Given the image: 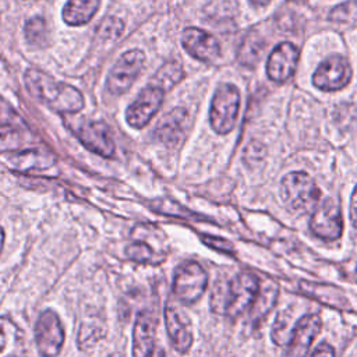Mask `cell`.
Here are the masks:
<instances>
[{
	"label": "cell",
	"instance_id": "cell-22",
	"mask_svg": "<svg viewBox=\"0 0 357 357\" xmlns=\"http://www.w3.org/2000/svg\"><path fill=\"white\" fill-rule=\"evenodd\" d=\"M105 335H106L105 322L98 315L86 317L79 326L78 346L82 350H88L92 346H95V343H98L102 337H105Z\"/></svg>",
	"mask_w": 357,
	"mask_h": 357
},
{
	"label": "cell",
	"instance_id": "cell-36",
	"mask_svg": "<svg viewBox=\"0 0 357 357\" xmlns=\"http://www.w3.org/2000/svg\"><path fill=\"white\" fill-rule=\"evenodd\" d=\"M3 244H4V230H3L1 226H0V252H1V250H3Z\"/></svg>",
	"mask_w": 357,
	"mask_h": 357
},
{
	"label": "cell",
	"instance_id": "cell-33",
	"mask_svg": "<svg viewBox=\"0 0 357 357\" xmlns=\"http://www.w3.org/2000/svg\"><path fill=\"white\" fill-rule=\"evenodd\" d=\"M312 357H335V350L328 343H322L314 350Z\"/></svg>",
	"mask_w": 357,
	"mask_h": 357
},
{
	"label": "cell",
	"instance_id": "cell-2",
	"mask_svg": "<svg viewBox=\"0 0 357 357\" xmlns=\"http://www.w3.org/2000/svg\"><path fill=\"white\" fill-rule=\"evenodd\" d=\"M259 283L261 280L250 272H240L227 282H218L211 294L212 310L231 319L240 317L252 307Z\"/></svg>",
	"mask_w": 357,
	"mask_h": 357
},
{
	"label": "cell",
	"instance_id": "cell-4",
	"mask_svg": "<svg viewBox=\"0 0 357 357\" xmlns=\"http://www.w3.org/2000/svg\"><path fill=\"white\" fill-rule=\"evenodd\" d=\"M280 195L293 211L310 212L317 208L321 191L307 173L293 172L283 177Z\"/></svg>",
	"mask_w": 357,
	"mask_h": 357
},
{
	"label": "cell",
	"instance_id": "cell-16",
	"mask_svg": "<svg viewBox=\"0 0 357 357\" xmlns=\"http://www.w3.org/2000/svg\"><path fill=\"white\" fill-rule=\"evenodd\" d=\"M156 318L152 311L138 314L132 329V357H152L155 351Z\"/></svg>",
	"mask_w": 357,
	"mask_h": 357
},
{
	"label": "cell",
	"instance_id": "cell-27",
	"mask_svg": "<svg viewBox=\"0 0 357 357\" xmlns=\"http://www.w3.org/2000/svg\"><path fill=\"white\" fill-rule=\"evenodd\" d=\"M22 128L14 126L0 124V153L3 152H15L24 142Z\"/></svg>",
	"mask_w": 357,
	"mask_h": 357
},
{
	"label": "cell",
	"instance_id": "cell-24",
	"mask_svg": "<svg viewBox=\"0 0 357 357\" xmlns=\"http://www.w3.org/2000/svg\"><path fill=\"white\" fill-rule=\"evenodd\" d=\"M262 47H264L262 39L255 32H250L247 36H244L238 47V52H237L238 61L247 67L254 66L261 56Z\"/></svg>",
	"mask_w": 357,
	"mask_h": 357
},
{
	"label": "cell",
	"instance_id": "cell-32",
	"mask_svg": "<svg viewBox=\"0 0 357 357\" xmlns=\"http://www.w3.org/2000/svg\"><path fill=\"white\" fill-rule=\"evenodd\" d=\"M201 240H202L208 247H211V248H213V250H218V251H220V252L230 254V255H233V254L236 252L233 244H231L230 241L225 240V238L215 237V236H208V234H206V236H202Z\"/></svg>",
	"mask_w": 357,
	"mask_h": 357
},
{
	"label": "cell",
	"instance_id": "cell-20",
	"mask_svg": "<svg viewBox=\"0 0 357 357\" xmlns=\"http://www.w3.org/2000/svg\"><path fill=\"white\" fill-rule=\"evenodd\" d=\"M99 6L100 0H68L63 8V20L73 26L84 25L92 20Z\"/></svg>",
	"mask_w": 357,
	"mask_h": 357
},
{
	"label": "cell",
	"instance_id": "cell-29",
	"mask_svg": "<svg viewBox=\"0 0 357 357\" xmlns=\"http://www.w3.org/2000/svg\"><path fill=\"white\" fill-rule=\"evenodd\" d=\"M0 124L6 126H14V127H24V121L20 117V114L14 110V107L0 96Z\"/></svg>",
	"mask_w": 357,
	"mask_h": 357
},
{
	"label": "cell",
	"instance_id": "cell-39",
	"mask_svg": "<svg viewBox=\"0 0 357 357\" xmlns=\"http://www.w3.org/2000/svg\"><path fill=\"white\" fill-rule=\"evenodd\" d=\"M11 357H22V356H11Z\"/></svg>",
	"mask_w": 357,
	"mask_h": 357
},
{
	"label": "cell",
	"instance_id": "cell-19",
	"mask_svg": "<svg viewBox=\"0 0 357 357\" xmlns=\"http://www.w3.org/2000/svg\"><path fill=\"white\" fill-rule=\"evenodd\" d=\"M300 289L305 296H308L311 298H315L319 303L326 304L329 307L339 308V310H344L347 307L346 296L342 293L340 289L333 287L331 284L301 280L300 282Z\"/></svg>",
	"mask_w": 357,
	"mask_h": 357
},
{
	"label": "cell",
	"instance_id": "cell-5",
	"mask_svg": "<svg viewBox=\"0 0 357 357\" xmlns=\"http://www.w3.org/2000/svg\"><path fill=\"white\" fill-rule=\"evenodd\" d=\"M240 107L238 89L231 84H222L211 102L209 121L212 128L219 134L231 131L236 124Z\"/></svg>",
	"mask_w": 357,
	"mask_h": 357
},
{
	"label": "cell",
	"instance_id": "cell-30",
	"mask_svg": "<svg viewBox=\"0 0 357 357\" xmlns=\"http://www.w3.org/2000/svg\"><path fill=\"white\" fill-rule=\"evenodd\" d=\"M124 29V25L121 22V20L116 18V17H109L106 20H103L99 25V35H102L106 39H116L121 35Z\"/></svg>",
	"mask_w": 357,
	"mask_h": 357
},
{
	"label": "cell",
	"instance_id": "cell-35",
	"mask_svg": "<svg viewBox=\"0 0 357 357\" xmlns=\"http://www.w3.org/2000/svg\"><path fill=\"white\" fill-rule=\"evenodd\" d=\"M254 6H266L271 0H250Z\"/></svg>",
	"mask_w": 357,
	"mask_h": 357
},
{
	"label": "cell",
	"instance_id": "cell-7",
	"mask_svg": "<svg viewBox=\"0 0 357 357\" xmlns=\"http://www.w3.org/2000/svg\"><path fill=\"white\" fill-rule=\"evenodd\" d=\"M144 64L145 54L142 50L132 49L123 53L109 71L106 78L107 91L113 95H123L134 84Z\"/></svg>",
	"mask_w": 357,
	"mask_h": 357
},
{
	"label": "cell",
	"instance_id": "cell-38",
	"mask_svg": "<svg viewBox=\"0 0 357 357\" xmlns=\"http://www.w3.org/2000/svg\"><path fill=\"white\" fill-rule=\"evenodd\" d=\"M109 357H123L121 354H119V353H114V354H110Z\"/></svg>",
	"mask_w": 357,
	"mask_h": 357
},
{
	"label": "cell",
	"instance_id": "cell-37",
	"mask_svg": "<svg viewBox=\"0 0 357 357\" xmlns=\"http://www.w3.org/2000/svg\"><path fill=\"white\" fill-rule=\"evenodd\" d=\"M4 286H6V280H4V279L1 278V275H0V296H1V293H3Z\"/></svg>",
	"mask_w": 357,
	"mask_h": 357
},
{
	"label": "cell",
	"instance_id": "cell-31",
	"mask_svg": "<svg viewBox=\"0 0 357 357\" xmlns=\"http://www.w3.org/2000/svg\"><path fill=\"white\" fill-rule=\"evenodd\" d=\"M17 336V326L6 317H0V353L4 351L8 343Z\"/></svg>",
	"mask_w": 357,
	"mask_h": 357
},
{
	"label": "cell",
	"instance_id": "cell-26",
	"mask_svg": "<svg viewBox=\"0 0 357 357\" xmlns=\"http://www.w3.org/2000/svg\"><path fill=\"white\" fill-rule=\"evenodd\" d=\"M24 35L26 43L32 47H43L47 42L46 22L42 17H32L25 22Z\"/></svg>",
	"mask_w": 357,
	"mask_h": 357
},
{
	"label": "cell",
	"instance_id": "cell-15",
	"mask_svg": "<svg viewBox=\"0 0 357 357\" xmlns=\"http://www.w3.org/2000/svg\"><path fill=\"white\" fill-rule=\"evenodd\" d=\"M181 43L187 53L199 61H213L220 54V46L215 36L199 28H185Z\"/></svg>",
	"mask_w": 357,
	"mask_h": 357
},
{
	"label": "cell",
	"instance_id": "cell-6",
	"mask_svg": "<svg viewBox=\"0 0 357 357\" xmlns=\"http://www.w3.org/2000/svg\"><path fill=\"white\" fill-rule=\"evenodd\" d=\"M208 276L205 269L195 261L181 264L173 279V294L184 304L195 303L205 291Z\"/></svg>",
	"mask_w": 357,
	"mask_h": 357
},
{
	"label": "cell",
	"instance_id": "cell-17",
	"mask_svg": "<svg viewBox=\"0 0 357 357\" xmlns=\"http://www.w3.org/2000/svg\"><path fill=\"white\" fill-rule=\"evenodd\" d=\"M188 113L183 107H176L166 113L155 127L153 137L166 146H176L183 138L187 128Z\"/></svg>",
	"mask_w": 357,
	"mask_h": 357
},
{
	"label": "cell",
	"instance_id": "cell-12",
	"mask_svg": "<svg viewBox=\"0 0 357 357\" xmlns=\"http://www.w3.org/2000/svg\"><path fill=\"white\" fill-rule=\"evenodd\" d=\"M321 328L322 321L315 314H305L296 321L284 357H305L311 343L321 332Z\"/></svg>",
	"mask_w": 357,
	"mask_h": 357
},
{
	"label": "cell",
	"instance_id": "cell-3",
	"mask_svg": "<svg viewBox=\"0 0 357 357\" xmlns=\"http://www.w3.org/2000/svg\"><path fill=\"white\" fill-rule=\"evenodd\" d=\"M64 124L88 151L103 158H112L114 155L116 145L109 127L103 121L64 114Z\"/></svg>",
	"mask_w": 357,
	"mask_h": 357
},
{
	"label": "cell",
	"instance_id": "cell-11",
	"mask_svg": "<svg viewBox=\"0 0 357 357\" xmlns=\"http://www.w3.org/2000/svg\"><path fill=\"white\" fill-rule=\"evenodd\" d=\"M165 98V92L149 84L146 85L126 112L127 123L134 128L145 127L149 120L158 113Z\"/></svg>",
	"mask_w": 357,
	"mask_h": 357
},
{
	"label": "cell",
	"instance_id": "cell-9",
	"mask_svg": "<svg viewBox=\"0 0 357 357\" xmlns=\"http://www.w3.org/2000/svg\"><path fill=\"white\" fill-rule=\"evenodd\" d=\"M310 229L317 237L322 240L332 241L339 238L343 231V220L339 204L332 198L322 201L321 205L312 211Z\"/></svg>",
	"mask_w": 357,
	"mask_h": 357
},
{
	"label": "cell",
	"instance_id": "cell-14",
	"mask_svg": "<svg viewBox=\"0 0 357 357\" xmlns=\"http://www.w3.org/2000/svg\"><path fill=\"white\" fill-rule=\"evenodd\" d=\"M165 324L174 349L178 353H187L192 344V329L188 317L178 305L169 301L165 307Z\"/></svg>",
	"mask_w": 357,
	"mask_h": 357
},
{
	"label": "cell",
	"instance_id": "cell-1",
	"mask_svg": "<svg viewBox=\"0 0 357 357\" xmlns=\"http://www.w3.org/2000/svg\"><path fill=\"white\" fill-rule=\"evenodd\" d=\"M24 82L26 91L36 100L63 116L74 114L84 107V96L75 86L56 81L43 71L28 68Z\"/></svg>",
	"mask_w": 357,
	"mask_h": 357
},
{
	"label": "cell",
	"instance_id": "cell-8",
	"mask_svg": "<svg viewBox=\"0 0 357 357\" xmlns=\"http://www.w3.org/2000/svg\"><path fill=\"white\" fill-rule=\"evenodd\" d=\"M35 340L38 351L42 357H57L63 342L64 332L57 314L52 310H45L35 326Z\"/></svg>",
	"mask_w": 357,
	"mask_h": 357
},
{
	"label": "cell",
	"instance_id": "cell-23",
	"mask_svg": "<svg viewBox=\"0 0 357 357\" xmlns=\"http://www.w3.org/2000/svg\"><path fill=\"white\" fill-rule=\"evenodd\" d=\"M184 77V70L177 61L165 63L153 77L152 85L160 88L163 92L173 88L177 82H180Z\"/></svg>",
	"mask_w": 357,
	"mask_h": 357
},
{
	"label": "cell",
	"instance_id": "cell-18",
	"mask_svg": "<svg viewBox=\"0 0 357 357\" xmlns=\"http://www.w3.org/2000/svg\"><path fill=\"white\" fill-rule=\"evenodd\" d=\"M56 156L45 148H31L25 151H15L8 155V163L18 172L46 170L53 166Z\"/></svg>",
	"mask_w": 357,
	"mask_h": 357
},
{
	"label": "cell",
	"instance_id": "cell-10",
	"mask_svg": "<svg viewBox=\"0 0 357 357\" xmlns=\"http://www.w3.org/2000/svg\"><path fill=\"white\" fill-rule=\"evenodd\" d=\"M350 78L351 68L349 61L339 54H333L318 66L312 75V82L317 88L331 92L344 88Z\"/></svg>",
	"mask_w": 357,
	"mask_h": 357
},
{
	"label": "cell",
	"instance_id": "cell-25",
	"mask_svg": "<svg viewBox=\"0 0 357 357\" xmlns=\"http://www.w3.org/2000/svg\"><path fill=\"white\" fill-rule=\"evenodd\" d=\"M294 322V317L290 308L279 312V315L275 319V324L272 326V340L273 343H276L278 346H286L290 340L293 328L296 324Z\"/></svg>",
	"mask_w": 357,
	"mask_h": 357
},
{
	"label": "cell",
	"instance_id": "cell-13",
	"mask_svg": "<svg viewBox=\"0 0 357 357\" xmlns=\"http://www.w3.org/2000/svg\"><path fill=\"white\" fill-rule=\"evenodd\" d=\"M298 56H300V52L293 43L283 42L278 45L268 57V63H266L268 77L278 84L287 81L296 71Z\"/></svg>",
	"mask_w": 357,
	"mask_h": 357
},
{
	"label": "cell",
	"instance_id": "cell-28",
	"mask_svg": "<svg viewBox=\"0 0 357 357\" xmlns=\"http://www.w3.org/2000/svg\"><path fill=\"white\" fill-rule=\"evenodd\" d=\"M126 254L130 259L135 261V262H139V264H145V262H153V257H155V252L144 241H134L131 243L127 250H126Z\"/></svg>",
	"mask_w": 357,
	"mask_h": 357
},
{
	"label": "cell",
	"instance_id": "cell-21",
	"mask_svg": "<svg viewBox=\"0 0 357 357\" xmlns=\"http://www.w3.org/2000/svg\"><path fill=\"white\" fill-rule=\"evenodd\" d=\"M278 293H279V289L273 280L266 279L259 283V290H258L257 298L251 307V312H252V318H254L255 324L259 322L261 319H264L266 317V314H269V311L275 305Z\"/></svg>",
	"mask_w": 357,
	"mask_h": 357
},
{
	"label": "cell",
	"instance_id": "cell-34",
	"mask_svg": "<svg viewBox=\"0 0 357 357\" xmlns=\"http://www.w3.org/2000/svg\"><path fill=\"white\" fill-rule=\"evenodd\" d=\"M350 222L357 229V185L353 191L351 201H350Z\"/></svg>",
	"mask_w": 357,
	"mask_h": 357
}]
</instances>
